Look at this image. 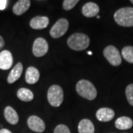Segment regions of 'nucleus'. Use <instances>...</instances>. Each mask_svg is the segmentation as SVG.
<instances>
[{"label":"nucleus","mask_w":133,"mask_h":133,"mask_svg":"<svg viewBox=\"0 0 133 133\" xmlns=\"http://www.w3.org/2000/svg\"><path fill=\"white\" fill-rule=\"evenodd\" d=\"M90 38L84 33H76L72 34L67 39V45L76 51L84 50L90 45Z\"/></svg>","instance_id":"1"},{"label":"nucleus","mask_w":133,"mask_h":133,"mask_svg":"<svg viewBox=\"0 0 133 133\" xmlns=\"http://www.w3.org/2000/svg\"><path fill=\"white\" fill-rule=\"evenodd\" d=\"M76 90L77 93L82 98L92 101L97 96V90L90 81L82 79L76 84Z\"/></svg>","instance_id":"2"},{"label":"nucleus","mask_w":133,"mask_h":133,"mask_svg":"<svg viewBox=\"0 0 133 133\" xmlns=\"http://www.w3.org/2000/svg\"><path fill=\"white\" fill-rule=\"evenodd\" d=\"M117 24L122 27H133V8L126 7L118 9L114 14Z\"/></svg>","instance_id":"3"},{"label":"nucleus","mask_w":133,"mask_h":133,"mask_svg":"<svg viewBox=\"0 0 133 133\" xmlns=\"http://www.w3.org/2000/svg\"><path fill=\"white\" fill-rule=\"evenodd\" d=\"M48 100L52 107H58L61 106L64 100V92L62 87L56 84L51 86L48 89Z\"/></svg>","instance_id":"4"},{"label":"nucleus","mask_w":133,"mask_h":133,"mask_svg":"<svg viewBox=\"0 0 133 133\" xmlns=\"http://www.w3.org/2000/svg\"><path fill=\"white\" fill-rule=\"evenodd\" d=\"M103 54L106 59L112 66H119L122 62L121 56L118 50L112 45L106 47L103 51Z\"/></svg>","instance_id":"5"},{"label":"nucleus","mask_w":133,"mask_h":133,"mask_svg":"<svg viewBox=\"0 0 133 133\" xmlns=\"http://www.w3.org/2000/svg\"><path fill=\"white\" fill-rule=\"evenodd\" d=\"M69 28V22L67 19H60L54 24L50 30V35L53 38H58L62 37L66 33Z\"/></svg>","instance_id":"6"},{"label":"nucleus","mask_w":133,"mask_h":133,"mask_svg":"<svg viewBox=\"0 0 133 133\" xmlns=\"http://www.w3.org/2000/svg\"><path fill=\"white\" fill-rule=\"evenodd\" d=\"M49 49L48 42L44 38H37L33 42V54L36 57H42L47 54Z\"/></svg>","instance_id":"7"},{"label":"nucleus","mask_w":133,"mask_h":133,"mask_svg":"<svg viewBox=\"0 0 133 133\" xmlns=\"http://www.w3.org/2000/svg\"><path fill=\"white\" fill-rule=\"evenodd\" d=\"M28 125L31 130L36 132H43L45 130V124L42 119L36 115H31L28 119Z\"/></svg>","instance_id":"8"},{"label":"nucleus","mask_w":133,"mask_h":133,"mask_svg":"<svg viewBox=\"0 0 133 133\" xmlns=\"http://www.w3.org/2000/svg\"><path fill=\"white\" fill-rule=\"evenodd\" d=\"M14 62L12 53L9 50H3L0 52V69L7 70L10 69Z\"/></svg>","instance_id":"9"},{"label":"nucleus","mask_w":133,"mask_h":133,"mask_svg":"<svg viewBox=\"0 0 133 133\" xmlns=\"http://www.w3.org/2000/svg\"><path fill=\"white\" fill-rule=\"evenodd\" d=\"M115 112L110 108L103 107L96 112V118L101 122H108L114 118Z\"/></svg>","instance_id":"10"},{"label":"nucleus","mask_w":133,"mask_h":133,"mask_svg":"<svg viewBox=\"0 0 133 133\" xmlns=\"http://www.w3.org/2000/svg\"><path fill=\"white\" fill-rule=\"evenodd\" d=\"M99 7L96 3L94 2H87L82 7V14L85 17L91 18L97 16V15L99 13Z\"/></svg>","instance_id":"11"},{"label":"nucleus","mask_w":133,"mask_h":133,"mask_svg":"<svg viewBox=\"0 0 133 133\" xmlns=\"http://www.w3.org/2000/svg\"><path fill=\"white\" fill-rule=\"evenodd\" d=\"M49 24V18L47 16H36L31 19L30 25L34 30H42L46 28Z\"/></svg>","instance_id":"12"},{"label":"nucleus","mask_w":133,"mask_h":133,"mask_svg":"<svg viewBox=\"0 0 133 133\" xmlns=\"http://www.w3.org/2000/svg\"><path fill=\"white\" fill-rule=\"evenodd\" d=\"M40 78V73L34 66H29L25 72V81L29 84H34L37 83Z\"/></svg>","instance_id":"13"},{"label":"nucleus","mask_w":133,"mask_h":133,"mask_svg":"<svg viewBox=\"0 0 133 133\" xmlns=\"http://www.w3.org/2000/svg\"><path fill=\"white\" fill-rule=\"evenodd\" d=\"M23 71V65L21 62L16 64L15 66L10 72L8 76V82L9 84H13L19 79L21 77Z\"/></svg>","instance_id":"14"},{"label":"nucleus","mask_w":133,"mask_h":133,"mask_svg":"<svg viewBox=\"0 0 133 133\" xmlns=\"http://www.w3.org/2000/svg\"><path fill=\"white\" fill-rule=\"evenodd\" d=\"M30 0H19L18 1L14 6L13 8V12L14 13V14L17 16H21V15L24 14L26 11H28V10L30 7Z\"/></svg>","instance_id":"15"},{"label":"nucleus","mask_w":133,"mask_h":133,"mask_svg":"<svg viewBox=\"0 0 133 133\" xmlns=\"http://www.w3.org/2000/svg\"><path fill=\"white\" fill-rule=\"evenodd\" d=\"M4 115L6 121L12 125H16L19 122V115L13 107L8 106L6 107L4 111Z\"/></svg>","instance_id":"16"},{"label":"nucleus","mask_w":133,"mask_h":133,"mask_svg":"<svg viewBox=\"0 0 133 133\" xmlns=\"http://www.w3.org/2000/svg\"><path fill=\"white\" fill-rule=\"evenodd\" d=\"M78 133H94V124L89 119H82L78 127Z\"/></svg>","instance_id":"17"},{"label":"nucleus","mask_w":133,"mask_h":133,"mask_svg":"<svg viewBox=\"0 0 133 133\" xmlns=\"http://www.w3.org/2000/svg\"><path fill=\"white\" fill-rule=\"evenodd\" d=\"M133 121L132 119L127 116H122L117 119L115 122V127L121 130H126L132 128Z\"/></svg>","instance_id":"18"},{"label":"nucleus","mask_w":133,"mask_h":133,"mask_svg":"<svg viewBox=\"0 0 133 133\" xmlns=\"http://www.w3.org/2000/svg\"><path fill=\"white\" fill-rule=\"evenodd\" d=\"M17 97L19 100L24 101V102H29L31 101L34 98L33 92L27 88H20L17 91Z\"/></svg>","instance_id":"19"},{"label":"nucleus","mask_w":133,"mask_h":133,"mask_svg":"<svg viewBox=\"0 0 133 133\" xmlns=\"http://www.w3.org/2000/svg\"><path fill=\"white\" fill-rule=\"evenodd\" d=\"M122 56L129 63L133 64V47L126 46L122 49L121 51Z\"/></svg>","instance_id":"20"},{"label":"nucleus","mask_w":133,"mask_h":133,"mask_svg":"<svg viewBox=\"0 0 133 133\" xmlns=\"http://www.w3.org/2000/svg\"><path fill=\"white\" fill-rule=\"evenodd\" d=\"M125 93L129 104L133 106V84H130L127 87Z\"/></svg>","instance_id":"21"},{"label":"nucleus","mask_w":133,"mask_h":133,"mask_svg":"<svg viewBox=\"0 0 133 133\" xmlns=\"http://www.w3.org/2000/svg\"><path fill=\"white\" fill-rule=\"evenodd\" d=\"M78 3V0H64L63 2V8L65 10H70Z\"/></svg>","instance_id":"22"},{"label":"nucleus","mask_w":133,"mask_h":133,"mask_svg":"<svg viewBox=\"0 0 133 133\" xmlns=\"http://www.w3.org/2000/svg\"><path fill=\"white\" fill-rule=\"evenodd\" d=\"M53 133H70V130L66 125L59 124L55 128Z\"/></svg>","instance_id":"23"},{"label":"nucleus","mask_w":133,"mask_h":133,"mask_svg":"<svg viewBox=\"0 0 133 133\" xmlns=\"http://www.w3.org/2000/svg\"><path fill=\"white\" fill-rule=\"evenodd\" d=\"M7 2H8V1H6V0H0V10H1L5 9V8L7 6Z\"/></svg>","instance_id":"24"},{"label":"nucleus","mask_w":133,"mask_h":133,"mask_svg":"<svg viewBox=\"0 0 133 133\" xmlns=\"http://www.w3.org/2000/svg\"><path fill=\"white\" fill-rule=\"evenodd\" d=\"M4 46H5V41H4L3 38L0 36V50L3 48Z\"/></svg>","instance_id":"25"},{"label":"nucleus","mask_w":133,"mask_h":133,"mask_svg":"<svg viewBox=\"0 0 133 133\" xmlns=\"http://www.w3.org/2000/svg\"><path fill=\"white\" fill-rule=\"evenodd\" d=\"M0 133H12L8 129H0Z\"/></svg>","instance_id":"26"},{"label":"nucleus","mask_w":133,"mask_h":133,"mask_svg":"<svg viewBox=\"0 0 133 133\" xmlns=\"http://www.w3.org/2000/svg\"><path fill=\"white\" fill-rule=\"evenodd\" d=\"M87 53H88V54H89V55H92V52H90V51H89V52H87Z\"/></svg>","instance_id":"27"},{"label":"nucleus","mask_w":133,"mask_h":133,"mask_svg":"<svg viewBox=\"0 0 133 133\" xmlns=\"http://www.w3.org/2000/svg\"><path fill=\"white\" fill-rule=\"evenodd\" d=\"M96 18H97V19H100L101 17H100V16H96Z\"/></svg>","instance_id":"28"},{"label":"nucleus","mask_w":133,"mask_h":133,"mask_svg":"<svg viewBox=\"0 0 133 133\" xmlns=\"http://www.w3.org/2000/svg\"><path fill=\"white\" fill-rule=\"evenodd\" d=\"M130 2H132V3L133 4V0H131V1H130Z\"/></svg>","instance_id":"29"}]
</instances>
